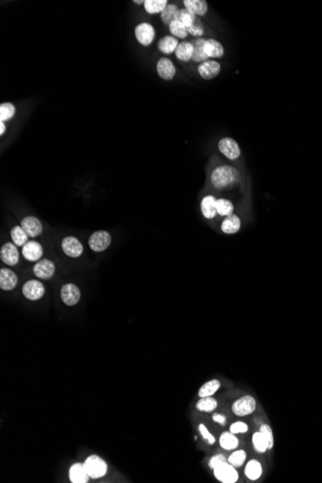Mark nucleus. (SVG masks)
I'll return each mask as SVG.
<instances>
[{
    "label": "nucleus",
    "mask_w": 322,
    "mask_h": 483,
    "mask_svg": "<svg viewBox=\"0 0 322 483\" xmlns=\"http://www.w3.org/2000/svg\"><path fill=\"white\" fill-rule=\"evenodd\" d=\"M156 73L160 78L169 81L175 77L177 69L171 59L162 57L156 63Z\"/></svg>",
    "instance_id": "nucleus-11"
},
{
    "label": "nucleus",
    "mask_w": 322,
    "mask_h": 483,
    "mask_svg": "<svg viewBox=\"0 0 322 483\" xmlns=\"http://www.w3.org/2000/svg\"><path fill=\"white\" fill-rule=\"evenodd\" d=\"M226 461H228V459H226V457L223 454H216L210 458V460L208 462V466L211 470H213L218 465H220L221 463H224Z\"/></svg>",
    "instance_id": "nucleus-43"
},
{
    "label": "nucleus",
    "mask_w": 322,
    "mask_h": 483,
    "mask_svg": "<svg viewBox=\"0 0 322 483\" xmlns=\"http://www.w3.org/2000/svg\"><path fill=\"white\" fill-rule=\"evenodd\" d=\"M219 444L225 450H233L237 448L239 441L231 432H223L219 438Z\"/></svg>",
    "instance_id": "nucleus-29"
},
{
    "label": "nucleus",
    "mask_w": 322,
    "mask_h": 483,
    "mask_svg": "<svg viewBox=\"0 0 322 483\" xmlns=\"http://www.w3.org/2000/svg\"><path fill=\"white\" fill-rule=\"evenodd\" d=\"M198 429H199L202 437L207 442H208L209 444H213L215 443V437L209 432V430L207 428V426L205 425H203V424L199 425Z\"/></svg>",
    "instance_id": "nucleus-42"
},
{
    "label": "nucleus",
    "mask_w": 322,
    "mask_h": 483,
    "mask_svg": "<svg viewBox=\"0 0 322 483\" xmlns=\"http://www.w3.org/2000/svg\"><path fill=\"white\" fill-rule=\"evenodd\" d=\"M175 55L182 62H189L193 57V44L189 41L181 42L175 51Z\"/></svg>",
    "instance_id": "nucleus-24"
},
{
    "label": "nucleus",
    "mask_w": 322,
    "mask_h": 483,
    "mask_svg": "<svg viewBox=\"0 0 322 483\" xmlns=\"http://www.w3.org/2000/svg\"><path fill=\"white\" fill-rule=\"evenodd\" d=\"M21 254L28 262H39L44 255V249L39 242L30 240L22 246Z\"/></svg>",
    "instance_id": "nucleus-13"
},
{
    "label": "nucleus",
    "mask_w": 322,
    "mask_h": 483,
    "mask_svg": "<svg viewBox=\"0 0 322 483\" xmlns=\"http://www.w3.org/2000/svg\"><path fill=\"white\" fill-rule=\"evenodd\" d=\"M187 31L189 35L196 38H201L205 34V27L202 20L197 17L193 24L187 28Z\"/></svg>",
    "instance_id": "nucleus-39"
},
{
    "label": "nucleus",
    "mask_w": 322,
    "mask_h": 483,
    "mask_svg": "<svg viewBox=\"0 0 322 483\" xmlns=\"http://www.w3.org/2000/svg\"><path fill=\"white\" fill-rule=\"evenodd\" d=\"M217 400L211 396H207V397H201L199 401L196 403V409L205 412V413H211L217 408Z\"/></svg>",
    "instance_id": "nucleus-30"
},
{
    "label": "nucleus",
    "mask_w": 322,
    "mask_h": 483,
    "mask_svg": "<svg viewBox=\"0 0 322 483\" xmlns=\"http://www.w3.org/2000/svg\"><path fill=\"white\" fill-rule=\"evenodd\" d=\"M204 50L208 58L219 59L222 58L225 54V49L223 44L215 39H208L204 44Z\"/></svg>",
    "instance_id": "nucleus-19"
},
{
    "label": "nucleus",
    "mask_w": 322,
    "mask_h": 483,
    "mask_svg": "<svg viewBox=\"0 0 322 483\" xmlns=\"http://www.w3.org/2000/svg\"><path fill=\"white\" fill-rule=\"evenodd\" d=\"M213 475L217 481L222 483H234L238 481V473L236 468L230 465L228 461L221 463L213 470Z\"/></svg>",
    "instance_id": "nucleus-5"
},
{
    "label": "nucleus",
    "mask_w": 322,
    "mask_h": 483,
    "mask_svg": "<svg viewBox=\"0 0 322 483\" xmlns=\"http://www.w3.org/2000/svg\"><path fill=\"white\" fill-rule=\"evenodd\" d=\"M178 11H179V8L176 4L168 3V5L164 9V11L160 14V18H161L163 24L169 26V24L175 20V18H176Z\"/></svg>",
    "instance_id": "nucleus-32"
},
{
    "label": "nucleus",
    "mask_w": 322,
    "mask_h": 483,
    "mask_svg": "<svg viewBox=\"0 0 322 483\" xmlns=\"http://www.w3.org/2000/svg\"><path fill=\"white\" fill-rule=\"evenodd\" d=\"M184 8L196 17H204L208 14V4L206 0H184Z\"/></svg>",
    "instance_id": "nucleus-20"
},
{
    "label": "nucleus",
    "mask_w": 322,
    "mask_h": 483,
    "mask_svg": "<svg viewBox=\"0 0 322 483\" xmlns=\"http://www.w3.org/2000/svg\"><path fill=\"white\" fill-rule=\"evenodd\" d=\"M196 18L197 17L195 15H193L191 12H189L187 9L182 8V9H179V11L176 15L175 20L181 21L187 29L188 27H190L193 24Z\"/></svg>",
    "instance_id": "nucleus-36"
},
{
    "label": "nucleus",
    "mask_w": 322,
    "mask_h": 483,
    "mask_svg": "<svg viewBox=\"0 0 322 483\" xmlns=\"http://www.w3.org/2000/svg\"><path fill=\"white\" fill-rule=\"evenodd\" d=\"M260 432L263 434L264 438L266 441L268 449H271L274 444V439H273V432L271 427L268 425H262L260 427Z\"/></svg>",
    "instance_id": "nucleus-40"
},
{
    "label": "nucleus",
    "mask_w": 322,
    "mask_h": 483,
    "mask_svg": "<svg viewBox=\"0 0 322 483\" xmlns=\"http://www.w3.org/2000/svg\"><path fill=\"white\" fill-rule=\"evenodd\" d=\"M33 272L37 278L42 280H48L54 276L55 265L50 260L43 259L34 265Z\"/></svg>",
    "instance_id": "nucleus-15"
},
{
    "label": "nucleus",
    "mask_w": 322,
    "mask_h": 483,
    "mask_svg": "<svg viewBox=\"0 0 322 483\" xmlns=\"http://www.w3.org/2000/svg\"><path fill=\"white\" fill-rule=\"evenodd\" d=\"M179 44H180V42L177 38H175L172 35H166L158 41L157 48L161 53L169 55V54L175 53Z\"/></svg>",
    "instance_id": "nucleus-22"
},
{
    "label": "nucleus",
    "mask_w": 322,
    "mask_h": 483,
    "mask_svg": "<svg viewBox=\"0 0 322 483\" xmlns=\"http://www.w3.org/2000/svg\"><path fill=\"white\" fill-rule=\"evenodd\" d=\"M46 293L45 286L37 280H29L22 286L23 296L30 301L40 300Z\"/></svg>",
    "instance_id": "nucleus-6"
},
{
    "label": "nucleus",
    "mask_w": 322,
    "mask_h": 483,
    "mask_svg": "<svg viewBox=\"0 0 322 483\" xmlns=\"http://www.w3.org/2000/svg\"><path fill=\"white\" fill-rule=\"evenodd\" d=\"M248 429V425L243 422H235L230 426V431L234 435L246 433Z\"/></svg>",
    "instance_id": "nucleus-41"
},
{
    "label": "nucleus",
    "mask_w": 322,
    "mask_h": 483,
    "mask_svg": "<svg viewBox=\"0 0 322 483\" xmlns=\"http://www.w3.org/2000/svg\"><path fill=\"white\" fill-rule=\"evenodd\" d=\"M201 211L205 218L212 219L216 216V199L214 196L208 195L203 198L201 202Z\"/></svg>",
    "instance_id": "nucleus-21"
},
{
    "label": "nucleus",
    "mask_w": 322,
    "mask_h": 483,
    "mask_svg": "<svg viewBox=\"0 0 322 483\" xmlns=\"http://www.w3.org/2000/svg\"><path fill=\"white\" fill-rule=\"evenodd\" d=\"M20 226L29 237H37L43 232V225L35 216H25L21 220Z\"/></svg>",
    "instance_id": "nucleus-16"
},
{
    "label": "nucleus",
    "mask_w": 322,
    "mask_h": 483,
    "mask_svg": "<svg viewBox=\"0 0 322 483\" xmlns=\"http://www.w3.org/2000/svg\"><path fill=\"white\" fill-rule=\"evenodd\" d=\"M210 180L215 188L223 189L237 184L240 180V175L234 167L229 165H222L216 167L212 171L210 175Z\"/></svg>",
    "instance_id": "nucleus-1"
},
{
    "label": "nucleus",
    "mask_w": 322,
    "mask_h": 483,
    "mask_svg": "<svg viewBox=\"0 0 322 483\" xmlns=\"http://www.w3.org/2000/svg\"><path fill=\"white\" fill-rule=\"evenodd\" d=\"M6 130H7V129H6V125H5V123L0 121V135H1V136L5 133Z\"/></svg>",
    "instance_id": "nucleus-45"
},
{
    "label": "nucleus",
    "mask_w": 322,
    "mask_h": 483,
    "mask_svg": "<svg viewBox=\"0 0 322 483\" xmlns=\"http://www.w3.org/2000/svg\"><path fill=\"white\" fill-rule=\"evenodd\" d=\"M144 2H145V0H140V1L134 0V1H133V3H134V4H136V5H142V4L144 5Z\"/></svg>",
    "instance_id": "nucleus-46"
},
{
    "label": "nucleus",
    "mask_w": 322,
    "mask_h": 483,
    "mask_svg": "<svg viewBox=\"0 0 322 483\" xmlns=\"http://www.w3.org/2000/svg\"><path fill=\"white\" fill-rule=\"evenodd\" d=\"M221 383L217 379H212L205 383L198 392V395L200 397H207V396H212L214 394L217 393V391L220 389Z\"/></svg>",
    "instance_id": "nucleus-28"
},
{
    "label": "nucleus",
    "mask_w": 322,
    "mask_h": 483,
    "mask_svg": "<svg viewBox=\"0 0 322 483\" xmlns=\"http://www.w3.org/2000/svg\"><path fill=\"white\" fill-rule=\"evenodd\" d=\"M169 31L172 36L177 39H185L189 34L184 24L179 20H174L169 24Z\"/></svg>",
    "instance_id": "nucleus-33"
},
{
    "label": "nucleus",
    "mask_w": 322,
    "mask_h": 483,
    "mask_svg": "<svg viewBox=\"0 0 322 483\" xmlns=\"http://www.w3.org/2000/svg\"><path fill=\"white\" fill-rule=\"evenodd\" d=\"M0 259L1 261L9 266H15L19 262V252L12 242L5 243L0 250Z\"/></svg>",
    "instance_id": "nucleus-14"
},
{
    "label": "nucleus",
    "mask_w": 322,
    "mask_h": 483,
    "mask_svg": "<svg viewBox=\"0 0 322 483\" xmlns=\"http://www.w3.org/2000/svg\"><path fill=\"white\" fill-rule=\"evenodd\" d=\"M205 42H206V39H203V38H196L193 41H191V43L193 44L192 60L196 63H203L208 59L205 53V50H204Z\"/></svg>",
    "instance_id": "nucleus-25"
},
{
    "label": "nucleus",
    "mask_w": 322,
    "mask_h": 483,
    "mask_svg": "<svg viewBox=\"0 0 322 483\" xmlns=\"http://www.w3.org/2000/svg\"><path fill=\"white\" fill-rule=\"evenodd\" d=\"M85 469L93 480H97L103 478L108 471V466L106 462L97 455H90L84 461Z\"/></svg>",
    "instance_id": "nucleus-2"
},
{
    "label": "nucleus",
    "mask_w": 322,
    "mask_h": 483,
    "mask_svg": "<svg viewBox=\"0 0 322 483\" xmlns=\"http://www.w3.org/2000/svg\"><path fill=\"white\" fill-rule=\"evenodd\" d=\"M16 115V106L11 102H2L0 104V121L8 122Z\"/></svg>",
    "instance_id": "nucleus-34"
},
{
    "label": "nucleus",
    "mask_w": 322,
    "mask_h": 483,
    "mask_svg": "<svg viewBox=\"0 0 322 483\" xmlns=\"http://www.w3.org/2000/svg\"><path fill=\"white\" fill-rule=\"evenodd\" d=\"M28 235L21 228V226H15L11 230V238L15 245L22 247L26 242H28Z\"/></svg>",
    "instance_id": "nucleus-31"
},
{
    "label": "nucleus",
    "mask_w": 322,
    "mask_h": 483,
    "mask_svg": "<svg viewBox=\"0 0 322 483\" xmlns=\"http://www.w3.org/2000/svg\"><path fill=\"white\" fill-rule=\"evenodd\" d=\"M63 252L70 258H78L83 253V245L75 236H66L61 243Z\"/></svg>",
    "instance_id": "nucleus-12"
},
{
    "label": "nucleus",
    "mask_w": 322,
    "mask_h": 483,
    "mask_svg": "<svg viewBox=\"0 0 322 483\" xmlns=\"http://www.w3.org/2000/svg\"><path fill=\"white\" fill-rule=\"evenodd\" d=\"M198 74L205 80L215 78L221 72V64L215 60H207L198 66Z\"/></svg>",
    "instance_id": "nucleus-9"
},
{
    "label": "nucleus",
    "mask_w": 322,
    "mask_h": 483,
    "mask_svg": "<svg viewBox=\"0 0 322 483\" xmlns=\"http://www.w3.org/2000/svg\"><path fill=\"white\" fill-rule=\"evenodd\" d=\"M69 479L72 483H87L90 477L84 463H75L69 470Z\"/></svg>",
    "instance_id": "nucleus-18"
},
{
    "label": "nucleus",
    "mask_w": 322,
    "mask_h": 483,
    "mask_svg": "<svg viewBox=\"0 0 322 483\" xmlns=\"http://www.w3.org/2000/svg\"><path fill=\"white\" fill-rule=\"evenodd\" d=\"M252 443H253L255 450L259 453H265L266 450H268L267 443L260 431L254 433V435L252 437Z\"/></svg>",
    "instance_id": "nucleus-38"
},
{
    "label": "nucleus",
    "mask_w": 322,
    "mask_h": 483,
    "mask_svg": "<svg viewBox=\"0 0 322 483\" xmlns=\"http://www.w3.org/2000/svg\"><path fill=\"white\" fill-rule=\"evenodd\" d=\"M244 474L246 478L252 482H256L261 479L263 476V466L261 462L256 459L250 460L245 466Z\"/></svg>",
    "instance_id": "nucleus-23"
},
{
    "label": "nucleus",
    "mask_w": 322,
    "mask_h": 483,
    "mask_svg": "<svg viewBox=\"0 0 322 483\" xmlns=\"http://www.w3.org/2000/svg\"><path fill=\"white\" fill-rule=\"evenodd\" d=\"M167 5V0H145L143 6L147 14L157 15L161 14Z\"/></svg>",
    "instance_id": "nucleus-26"
},
{
    "label": "nucleus",
    "mask_w": 322,
    "mask_h": 483,
    "mask_svg": "<svg viewBox=\"0 0 322 483\" xmlns=\"http://www.w3.org/2000/svg\"><path fill=\"white\" fill-rule=\"evenodd\" d=\"M60 296L65 305L72 307L79 302L81 297V292L77 286L70 283L62 287L60 291Z\"/></svg>",
    "instance_id": "nucleus-8"
},
{
    "label": "nucleus",
    "mask_w": 322,
    "mask_h": 483,
    "mask_svg": "<svg viewBox=\"0 0 322 483\" xmlns=\"http://www.w3.org/2000/svg\"><path fill=\"white\" fill-rule=\"evenodd\" d=\"M234 211L232 203L227 199L216 200V212L221 216H230Z\"/></svg>",
    "instance_id": "nucleus-35"
},
{
    "label": "nucleus",
    "mask_w": 322,
    "mask_h": 483,
    "mask_svg": "<svg viewBox=\"0 0 322 483\" xmlns=\"http://www.w3.org/2000/svg\"><path fill=\"white\" fill-rule=\"evenodd\" d=\"M19 279L17 274L9 268L0 270V289L5 291L13 290L18 285Z\"/></svg>",
    "instance_id": "nucleus-17"
},
{
    "label": "nucleus",
    "mask_w": 322,
    "mask_h": 483,
    "mask_svg": "<svg viewBox=\"0 0 322 483\" xmlns=\"http://www.w3.org/2000/svg\"><path fill=\"white\" fill-rule=\"evenodd\" d=\"M112 238L106 231H96L91 234L89 238V247L94 252H103L111 244Z\"/></svg>",
    "instance_id": "nucleus-7"
},
{
    "label": "nucleus",
    "mask_w": 322,
    "mask_h": 483,
    "mask_svg": "<svg viewBox=\"0 0 322 483\" xmlns=\"http://www.w3.org/2000/svg\"><path fill=\"white\" fill-rule=\"evenodd\" d=\"M155 29L149 22L138 23L134 28V36L138 44L142 46H150L155 39Z\"/></svg>",
    "instance_id": "nucleus-4"
},
{
    "label": "nucleus",
    "mask_w": 322,
    "mask_h": 483,
    "mask_svg": "<svg viewBox=\"0 0 322 483\" xmlns=\"http://www.w3.org/2000/svg\"><path fill=\"white\" fill-rule=\"evenodd\" d=\"M218 149L230 160L237 159L241 154L238 143L230 137L222 138L218 143Z\"/></svg>",
    "instance_id": "nucleus-10"
},
{
    "label": "nucleus",
    "mask_w": 322,
    "mask_h": 483,
    "mask_svg": "<svg viewBox=\"0 0 322 483\" xmlns=\"http://www.w3.org/2000/svg\"><path fill=\"white\" fill-rule=\"evenodd\" d=\"M257 408L256 399L252 395H243L236 399L231 405L232 413L237 417H245L255 412Z\"/></svg>",
    "instance_id": "nucleus-3"
},
{
    "label": "nucleus",
    "mask_w": 322,
    "mask_h": 483,
    "mask_svg": "<svg viewBox=\"0 0 322 483\" xmlns=\"http://www.w3.org/2000/svg\"><path fill=\"white\" fill-rule=\"evenodd\" d=\"M246 458H247V453L245 452V450L238 449L230 454L228 458V462L234 468H240L245 463Z\"/></svg>",
    "instance_id": "nucleus-37"
},
{
    "label": "nucleus",
    "mask_w": 322,
    "mask_h": 483,
    "mask_svg": "<svg viewBox=\"0 0 322 483\" xmlns=\"http://www.w3.org/2000/svg\"><path fill=\"white\" fill-rule=\"evenodd\" d=\"M239 229H240V219L238 218L237 215H234V214H231L230 216H228L226 219L222 222V225H221L222 232L225 233H228V234H232V233L237 232L239 231Z\"/></svg>",
    "instance_id": "nucleus-27"
},
{
    "label": "nucleus",
    "mask_w": 322,
    "mask_h": 483,
    "mask_svg": "<svg viewBox=\"0 0 322 483\" xmlns=\"http://www.w3.org/2000/svg\"><path fill=\"white\" fill-rule=\"evenodd\" d=\"M212 420H213V422H215V423H217V424H219L221 425H225L226 423H227L226 417L224 415H222V414H216V413L213 414L212 415Z\"/></svg>",
    "instance_id": "nucleus-44"
}]
</instances>
